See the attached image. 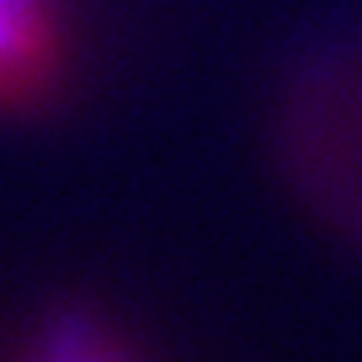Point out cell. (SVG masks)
I'll list each match as a JSON object with an SVG mask.
<instances>
[{"label": "cell", "instance_id": "cell-1", "mask_svg": "<svg viewBox=\"0 0 362 362\" xmlns=\"http://www.w3.org/2000/svg\"><path fill=\"white\" fill-rule=\"evenodd\" d=\"M67 67L61 0H0V115H21L51 98Z\"/></svg>", "mask_w": 362, "mask_h": 362}, {"label": "cell", "instance_id": "cell-2", "mask_svg": "<svg viewBox=\"0 0 362 362\" xmlns=\"http://www.w3.org/2000/svg\"><path fill=\"white\" fill-rule=\"evenodd\" d=\"M11 362H141V356L94 315L57 312L21 339Z\"/></svg>", "mask_w": 362, "mask_h": 362}]
</instances>
